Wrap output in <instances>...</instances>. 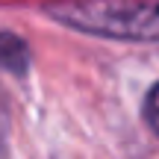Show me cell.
<instances>
[{"label":"cell","mask_w":159,"mask_h":159,"mask_svg":"<svg viewBox=\"0 0 159 159\" xmlns=\"http://www.w3.org/2000/svg\"><path fill=\"white\" fill-rule=\"evenodd\" d=\"M50 21L115 41H159V0H47Z\"/></svg>","instance_id":"1"},{"label":"cell","mask_w":159,"mask_h":159,"mask_svg":"<svg viewBox=\"0 0 159 159\" xmlns=\"http://www.w3.org/2000/svg\"><path fill=\"white\" fill-rule=\"evenodd\" d=\"M30 62H33V53L27 41L12 30H0V68L9 71L12 77H27Z\"/></svg>","instance_id":"2"},{"label":"cell","mask_w":159,"mask_h":159,"mask_svg":"<svg viewBox=\"0 0 159 159\" xmlns=\"http://www.w3.org/2000/svg\"><path fill=\"white\" fill-rule=\"evenodd\" d=\"M142 118L150 127V133L159 139V83L150 85V91L144 94V106H142Z\"/></svg>","instance_id":"3"},{"label":"cell","mask_w":159,"mask_h":159,"mask_svg":"<svg viewBox=\"0 0 159 159\" xmlns=\"http://www.w3.org/2000/svg\"><path fill=\"white\" fill-rule=\"evenodd\" d=\"M6 139H9V103L0 89V156H6Z\"/></svg>","instance_id":"4"}]
</instances>
